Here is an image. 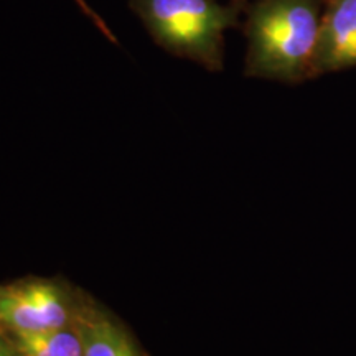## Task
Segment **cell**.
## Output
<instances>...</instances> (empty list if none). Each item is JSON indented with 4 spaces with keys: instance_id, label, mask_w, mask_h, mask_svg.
Segmentation results:
<instances>
[{
    "instance_id": "obj_1",
    "label": "cell",
    "mask_w": 356,
    "mask_h": 356,
    "mask_svg": "<svg viewBox=\"0 0 356 356\" xmlns=\"http://www.w3.org/2000/svg\"><path fill=\"white\" fill-rule=\"evenodd\" d=\"M327 0H257L246 8L251 78L299 84L317 78L315 55Z\"/></svg>"
},
{
    "instance_id": "obj_2",
    "label": "cell",
    "mask_w": 356,
    "mask_h": 356,
    "mask_svg": "<svg viewBox=\"0 0 356 356\" xmlns=\"http://www.w3.org/2000/svg\"><path fill=\"white\" fill-rule=\"evenodd\" d=\"M129 7L167 51L221 70L225 32L239 25L246 0H129Z\"/></svg>"
},
{
    "instance_id": "obj_3",
    "label": "cell",
    "mask_w": 356,
    "mask_h": 356,
    "mask_svg": "<svg viewBox=\"0 0 356 356\" xmlns=\"http://www.w3.org/2000/svg\"><path fill=\"white\" fill-rule=\"evenodd\" d=\"M71 304L60 284L33 279L0 289V323L12 333L73 325Z\"/></svg>"
},
{
    "instance_id": "obj_4",
    "label": "cell",
    "mask_w": 356,
    "mask_h": 356,
    "mask_svg": "<svg viewBox=\"0 0 356 356\" xmlns=\"http://www.w3.org/2000/svg\"><path fill=\"white\" fill-rule=\"evenodd\" d=\"M356 68V0H327L315 55V74Z\"/></svg>"
},
{
    "instance_id": "obj_5",
    "label": "cell",
    "mask_w": 356,
    "mask_h": 356,
    "mask_svg": "<svg viewBox=\"0 0 356 356\" xmlns=\"http://www.w3.org/2000/svg\"><path fill=\"white\" fill-rule=\"evenodd\" d=\"M74 323L83 340V356H140L121 325L99 312L81 309Z\"/></svg>"
},
{
    "instance_id": "obj_6",
    "label": "cell",
    "mask_w": 356,
    "mask_h": 356,
    "mask_svg": "<svg viewBox=\"0 0 356 356\" xmlns=\"http://www.w3.org/2000/svg\"><path fill=\"white\" fill-rule=\"evenodd\" d=\"M15 351L19 356H83V340L76 323L42 332H19Z\"/></svg>"
},
{
    "instance_id": "obj_7",
    "label": "cell",
    "mask_w": 356,
    "mask_h": 356,
    "mask_svg": "<svg viewBox=\"0 0 356 356\" xmlns=\"http://www.w3.org/2000/svg\"><path fill=\"white\" fill-rule=\"evenodd\" d=\"M76 3H78V6H79V8H81V10L84 12V15H86L88 19L91 20L92 24H95V25L97 26V29L101 30L102 33L106 35V37H108V40H111V42H114V43L118 42V40H115V37H114V33L111 32V30L108 29V25L104 24V20H102L101 17L97 15V13H96L95 10H92L91 7L88 6V2H84V0H76Z\"/></svg>"
},
{
    "instance_id": "obj_8",
    "label": "cell",
    "mask_w": 356,
    "mask_h": 356,
    "mask_svg": "<svg viewBox=\"0 0 356 356\" xmlns=\"http://www.w3.org/2000/svg\"><path fill=\"white\" fill-rule=\"evenodd\" d=\"M17 353V351H15ZM15 353H13V351L8 348V346L3 343L2 340H0V356H15Z\"/></svg>"
}]
</instances>
